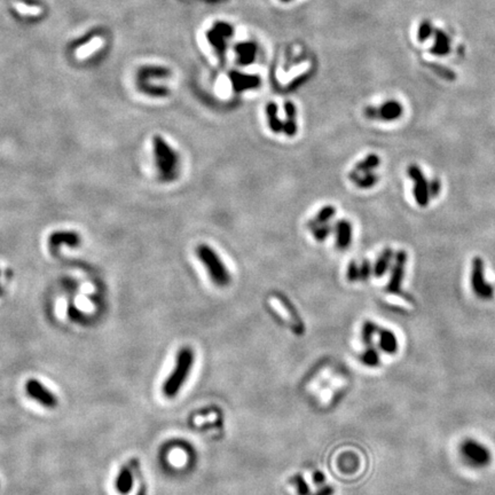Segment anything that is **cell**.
Masks as SVG:
<instances>
[{"instance_id":"obj_6","label":"cell","mask_w":495,"mask_h":495,"mask_svg":"<svg viewBox=\"0 0 495 495\" xmlns=\"http://www.w3.org/2000/svg\"><path fill=\"white\" fill-rule=\"evenodd\" d=\"M471 287L480 300H492L494 296V287L485 280L484 262L480 257H475L472 260Z\"/></svg>"},{"instance_id":"obj_10","label":"cell","mask_w":495,"mask_h":495,"mask_svg":"<svg viewBox=\"0 0 495 495\" xmlns=\"http://www.w3.org/2000/svg\"><path fill=\"white\" fill-rule=\"evenodd\" d=\"M334 230L337 249L346 250L352 243V224L348 219H340L336 223Z\"/></svg>"},{"instance_id":"obj_9","label":"cell","mask_w":495,"mask_h":495,"mask_svg":"<svg viewBox=\"0 0 495 495\" xmlns=\"http://www.w3.org/2000/svg\"><path fill=\"white\" fill-rule=\"evenodd\" d=\"M232 25L225 22H218L207 33L208 40L217 49L219 54H223L226 48V40L232 36Z\"/></svg>"},{"instance_id":"obj_17","label":"cell","mask_w":495,"mask_h":495,"mask_svg":"<svg viewBox=\"0 0 495 495\" xmlns=\"http://www.w3.org/2000/svg\"><path fill=\"white\" fill-rule=\"evenodd\" d=\"M115 486H116L117 492L122 495H126L131 492L132 487H133V473H132L129 466H125L121 469L116 478Z\"/></svg>"},{"instance_id":"obj_28","label":"cell","mask_w":495,"mask_h":495,"mask_svg":"<svg viewBox=\"0 0 495 495\" xmlns=\"http://www.w3.org/2000/svg\"><path fill=\"white\" fill-rule=\"evenodd\" d=\"M377 330V326L374 322L371 321H366L364 324V328H362V338H364V343L367 345L371 344V339H373V336L375 335V332Z\"/></svg>"},{"instance_id":"obj_27","label":"cell","mask_w":495,"mask_h":495,"mask_svg":"<svg viewBox=\"0 0 495 495\" xmlns=\"http://www.w3.org/2000/svg\"><path fill=\"white\" fill-rule=\"evenodd\" d=\"M361 360L365 365L369 367H376L379 364V356L376 350L373 348H368L362 354Z\"/></svg>"},{"instance_id":"obj_35","label":"cell","mask_w":495,"mask_h":495,"mask_svg":"<svg viewBox=\"0 0 495 495\" xmlns=\"http://www.w3.org/2000/svg\"><path fill=\"white\" fill-rule=\"evenodd\" d=\"M293 481L298 484V493H300V495L309 494V487H307L304 479H302L301 476H296V478H293Z\"/></svg>"},{"instance_id":"obj_32","label":"cell","mask_w":495,"mask_h":495,"mask_svg":"<svg viewBox=\"0 0 495 495\" xmlns=\"http://www.w3.org/2000/svg\"><path fill=\"white\" fill-rule=\"evenodd\" d=\"M346 279L350 282H356L359 280V265L356 262H351L348 265Z\"/></svg>"},{"instance_id":"obj_39","label":"cell","mask_w":495,"mask_h":495,"mask_svg":"<svg viewBox=\"0 0 495 495\" xmlns=\"http://www.w3.org/2000/svg\"><path fill=\"white\" fill-rule=\"evenodd\" d=\"M0 291H2V289H0Z\"/></svg>"},{"instance_id":"obj_8","label":"cell","mask_w":495,"mask_h":495,"mask_svg":"<svg viewBox=\"0 0 495 495\" xmlns=\"http://www.w3.org/2000/svg\"><path fill=\"white\" fill-rule=\"evenodd\" d=\"M24 389L30 398L38 401L41 406L46 408H55L58 406V397L52 391L48 390L41 382L37 381V379L31 378L27 381Z\"/></svg>"},{"instance_id":"obj_38","label":"cell","mask_w":495,"mask_h":495,"mask_svg":"<svg viewBox=\"0 0 495 495\" xmlns=\"http://www.w3.org/2000/svg\"><path fill=\"white\" fill-rule=\"evenodd\" d=\"M281 2H284V3H288V2H290V0H281Z\"/></svg>"},{"instance_id":"obj_36","label":"cell","mask_w":495,"mask_h":495,"mask_svg":"<svg viewBox=\"0 0 495 495\" xmlns=\"http://www.w3.org/2000/svg\"><path fill=\"white\" fill-rule=\"evenodd\" d=\"M334 493V489L331 487H324L321 489V492H319L317 495H332Z\"/></svg>"},{"instance_id":"obj_11","label":"cell","mask_w":495,"mask_h":495,"mask_svg":"<svg viewBox=\"0 0 495 495\" xmlns=\"http://www.w3.org/2000/svg\"><path fill=\"white\" fill-rule=\"evenodd\" d=\"M229 77L233 83V87L236 92H242L245 91V89H253L258 87L260 85V78L255 75H244L242 72L232 71Z\"/></svg>"},{"instance_id":"obj_16","label":"cell","mask_w":495,"mask_h":495,"mask_svg":"<svg viewBox=\"0 0 495 495\" xmlns=\"http://www.w3.org/2000/svg\"><path fill=\"white\" fill-rule=\"evenodd\" d=\"M237 61L241 66H249L255 61L257 46L253 42H241L235 46Z\"/></svg>"},{"instance_id":"obj_30","label":"cell","mask_w":495,"mask_h":495,"mask_svg":"<svg viewBox=\"0 0 495 495\" xmlns=\"http://www.w3.org/2000/svg\"><path fill=\"white\" fill-rule=\"evenodd\" d=\"M373 274V266L368 259H364L359 265V280L368 281L370 275Z\"/></svg>"},{"instance_id":"obj_22","label":"cell","mask_w":495,"mask_h":495,"mask_svg":"<svg viewBox=\"0 0 495 495\" xmlns=\"http://www.w3.org/2000/svg\"><path fill=\"white\" fill-rule=\"evenodd\" d=\"M436 40H434L433 47L431 48V52L438 57H445L451 52V40L445 32L441 30H436L434 31Z\"/></svg>"},{"instance_id":"obj_2","label":"cell","mask_w":495,"mask_h":495,"mask_svg":"<svg viewBox=\"0 0 495 495\" xmlns=\"http://www.w3.org/2000/svg\"><path fill=\"white\" fill-rule=\"evenodd\" d=\"M194 351L190 348H182L179 351L176 366H174L171 374L166 378L163 387H162V391H163V394L166 398H174L179 393V391L181 390L183 384L189 376L194 365Z\"/></svg>"},{"instance_id":"obj_24","label":"cell","mask_w":495,"mask_h":495,"mask_svg":"<svg viewBox=\"0 0 495 495\" xmlns=\"http://www.w3.org/2000/svg\"><path fill=\"white\" fill-rule=\"evenodd\" d=\"M379 180V178L376 173L374 172H367L362 173L360 176H358L356 178V180L353 182L356 183L357 187H359L361 189H370L373 188L374 186L377 185V182Z\"/></svg>"},{"instance_id":"obj_18","label":"cell","mask_w":495,"mask_h":495,"mask_svg":"<svg viewBox=\"0 0 495 495\" xmlns=\"http://www.w3.org/2000/svg\"><path fill=\"white\" fill-rule=\"evenodd\" d=\"M284 112H285V122L283 123V132L288 136H293L297 134V110L295 104L291 101H287L284 104Z\"/></svg>"},{"instance_id":"obj_19","label":"cell","mask_w":495,"mask_h":495,"mask_svg":"<svg viewBox=\"0 0 495 495\" xmlns=\"http://www.w3.org/2000/svg\"><path fill=\"white\" fill-rule=\"evenodd\" d=\"M335 215H336V208L334 206L323 207L322 209H320L314 218L309 220V223H307V228L312 230L320 225L328 224L332 218H334Z\"/></svg>"},{"instance_id":"obj_33","label":"cell","mask_w":495,"mask_h":495,"mask_svg":"<svg viewBox=\"0 0 495 495\" xmlns=\"http://www.w3.org/2000/svg\"><path fill=\"white\" fill-rule=\"evenodd\" d=\"M441 191V181L437 178L431 179V181H429V193L430 197L434 199L440 194Z\"/></svg>"},{"instance_id":"obj_31","label":"cell","mask_w":495,"mask_h":495,"mask_svg":"<svg viewBox=\"0 0 495 495\" xmlns=\"http://www.w3.org/2000/svg\"><path fill=\"white\" fill-rule=\"evenodd\" d=\"M432 31L433 30H432V25H431V23L429 22V21H424V22H422L420 24L419 31H417V39H419L420 41L426 40L431 36Z\"/></svg>"},{"instance_id":"obj_1","label":"cell","mask_w":495,"mask_h":495,"mask_svg":"<svg viewBox=\"0 0 495 495\" xmlns=\"http://www.w3.org/2000/svg\"><path fill=\"white\" fill-rule=\"evenodd\" d=\"M153 151L162 181L176 180L180 171V157L171 144L161 135H154Z\"/></svg>"},{"instance_id":"obj_7","label":"cell","mask_w":495,"mask_h":495,"mask_svg":"<svg viewBox=\"0 0 495 495\" xmlns=\"http://www.w3.org/2000/svg\"><path fill=\"white\" fill-rule=\"evenodd\" d=\"M408 177L414 181V197L416 203L420 207L425 208L430 203V193H429V181L426 180L424 173L420 169L419 165L411 164L407 169Z\"/></svg>"},{"instance_id":"obj_20","label":"cell","mask_w":495,"mask_h":495,"mask_svg":"<svg viewBox=\"0 0 495 495\" xmlns=\"http://www.w3.org/2000/svg\"><path fill=\"white\" fill-rule=\"evenodd\" d=\"M171 76V71L163 67H143L139 71V82H146L151 79L168 78Z\"/></svg>"},{"instance_id":"obj_12","label":"cell","mask_w":495,"mask_h":495,"mask_svg":"<svg viewBox=\"0 0 495 495\" xmlns=\"http://www.w3.org/2000/svg\"><path fill=\"white\" fill-rule=\"evenodd\" d=\"M379 164H381V159H379L377 154H369L364 160H361L359 163L356 164L354 169L349 173V179L353 182L356 180V178L362 173L374 172V170L377 169Z\"/></svg>"},{"instance_id":"obj_14","label":"cell","mask_w":495,"mask_h":495,"mask_svg":"<svg viewBox=\"0 0 495 495\" xmlns=\"http://www.w3.org/2000/svg\"><path fill=\"white\" fill-rule=\"evenodd\" d=\"M394 258V253L391 247H385L381 255L378 256V258L375 262L373 266V274L376 277H383L384 274L389 270L391 266L392 259Z\"/></svg>"},{"instance_id":"obj_5","label":"cell","mask_w":495,"mask_h":495,"mask_svg":"<svg viewBox=\"0 0 495 495\" xmlns=\"http://www.w3.org/2000/svg\"><path fill=\"white\" fill-rule=\"evenodd\" d=\"M406 264H407V253L405 250H399L398 253L394 255V264L393 266H392L391 276L385 290L387 292L392 293V295H399L401 297H405L409 302H414V298L406 295V292H404L403 289H401V284H403V280L405 276Z\"/></svg>"},{"instance_id":"obj_23","label":"cell","mask_w":495,"mask_h":495,"mask_svg":"<svg viewBox=\"0 0 495 495\" xmlns=\"http://www.w3.org/2000/svg\"><path fill=\"white\" fill-rule=\"evenodd\" d=\"M265 112L267 115V121H268V126L272 132L274 133H280V132L283 131V122L279 118V115H277V106L274 102H268Z\"/></svg>"},{"instance_id":"obj_26","label":"cell","mask_w":495,"mask_h":495,"mask_svg":"<svg viewBox=\"0 0 495 495\" xmlns=\"http://www.w3.org/2000/svg\"><path fill=\"white\" fill-rule=\"evenodd\" d=\"M332 230H334V227L328 223V224L318 226V227H315L314 229L311 230V232L313 233V236L315 240L318 242H323L324 240H327V237L330 235Z\"/></svg>"},{"instance_id":"obj_3","label":"cell","mask_w":495,"mask_h":495,"mask_svg":"<svg viewBox=\"0 0 495 495\" xmlns=\"http://www.w3.org/2000/svg\"><path fill=\"white\" fill-rule=\"evenodd\" d=\"M196 255L207 268L212 282L218 287H227L230 282V274L217 251L209 244L202 243L196 247Z\"/></svg>"},{"instance_id":"obj_37","label":"cell","mask_w":495,"mask_h":495,"mask_svg":"<svg viewBox=\"0 0 495 495\" xmlns=\"http://www.w3.org/2000/svg\"><path fill=\"white\" fill-rule=\"evenodd\" d=\"M323 480H324V476L322 475V473H320V472L315 473V477H314V481H315V483L320 484V483H322Z\"/></svg>"},{"instance_id":"obj_15","label":"cell","mask_w":495,"mask_h":495,"mask_svg":"<svg viewBox=\"0 0 495 495\" xmlns=\"http://www.w3.org/2000/svg\"><path fill=\"white\" fill-rule=\"evenodd\" d=\"M79 242L80 237L76 232H57L49 237V245L53 249H57L61 244L76 246L79 244Z\"/></svg>"},{"instance_id":"obj_25","label":"cell","mask_w":495,"mask_h":495,"mask_svg":"<svg viewBox=\"0 0 495 495\" xmlns=\"http://www.w3.org/2000/svg\"><path fill=\"white\" fill-rule=\"evenodd\" d=\"M277 297H279L281 304H282L285 307V310H287L288 312H289V314L291 315L292 319H293V321H295L298 324V328H300L301 334H302V332H304V324H303V322L301 321V318H300V315H298V313H297L295 306H292L291 304H290V302L288 301V298H285V297L281 296V295H279Z\"/></svg>"},{"instance_id":"obj_34","label":"cell","mask_w":495,"mask_h":495,"mask_svg":"<svg viewBox=\"0 0 495 495\" xmlns=\"http://www.w3.org/2000/svg\"><path fill=\"white\" fill-rule=\"evenodd\" d=\"M364 114L370 121H377L378 119V108H376V107H367L364 110Z\"/></svg>"},{"instance_id":"obj_29","label":"cell","mask_w":495,"mask_h":495,"mask_svg":"<svg viewBox=\"0 0 495 495\" xmlns=\"http://www.w3.org/2000/svg\"><path fill=\"white\" fill-rule=\"evenodd\" d=\"M426 65H428V67L430 68L431 70H433L438 76L442 77V78H445V79H454L455 78L454 72L450 69H447V68H443L441 66H439V65H437V63H426Z\"/></svg>"},{"instance_id":"obj_13","label":"cell","mask_w":495,"mask_h":495,"mask_svg":"<svg viewBox=\"0 0 495 495\" xmlns=\"http://www.w3.org/2000/svg\"><path fill=\"white\" fill-rule=\"evenodd\" d=\"M404 109L398 101L389 100L378 108V119L384 122H394L403 116Z\"/></svg>"},{"instance_id":"obj_21","label":"cell","mask_w":495,"mask_h":495,"mask_svg":"<svg viewBox=\"0 0 495 495\" xmlns=\"http://www.w3.org/2000/svg\"><path fill=\"white\" fill-rule=\"evenodd\" d=\"M379 348L383 352L393 354L398 351V340L393 332L387 329L379 330Z\"/></svg>"},{"instance_id":"obj_4","label":"cell","mask_w":495,"mask_h":495,"mask_svg":"<svg viewBox=\"0 0 495 495\" xmlns=\"http://www.w3.org/2000/svg\"><path fill=\"white\" fill-rule=\"evenodd\" d=\"M461 454L469 466L476 469L487 467L492 461V454L488 448L475 439H466L462 442Z\"/></svg>"}]
</instances>
